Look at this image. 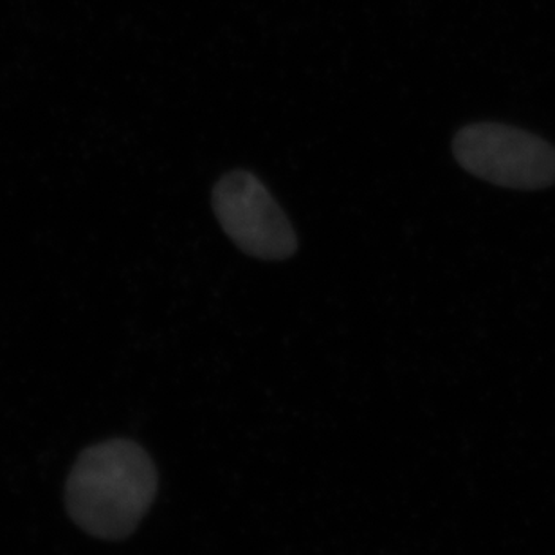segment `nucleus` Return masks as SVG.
<instances>
[{
	"label": "nucleus",
	"mask_w": 555,
	"mask_h": 555,
	"mask_svg": "<svg viewBox=\"0 0 555 555\" xmlns=\"http://www.w3.org/2000/svg\"><path fill=\"white\" fill-rule=\"evenodd\" d=\"M157 492V473L141 446L113 438L87 448L65 483L70 519L100 540H124L138 529Z\"/></svg>",
	"instance_id": "obj_1"
},
{
	"label": "nucleus",
	"mask_w": 555,
	"mask_h": 555,
	"mask_svg": "<svg viewBox=\"0 0 555 555\" xmlns=\"http://www.w3.org/2000/svg\"><path fill=\"white\" fill-rule=\"evenodd\" d=\"M459 165L498 186L540 190L555 182V149L507 125L475 124L453 141Z\"/></svg>",
	"instance_id": "obj_2"
},
{
	"label": "nucleus",
	"mask_w": 555,
	"mask_h": 555,
	"mask_svg": "<svg viewBox=\"0 0 555 555\" xmlns=\"http://www.w3.org/2000/svg\"><path fill=\"white\" fill-rule=\"evenodd\" d=\"M214 211L242 251L260 260H285L298 249L287 215L251 171L225 173L214 188Z\"/></svg>",
	"instance_id": "obj_3"
}]
</instances>
